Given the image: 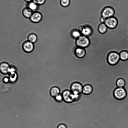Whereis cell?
Returning <instances> with one entry per match:
<instances>
[{
    "label": "cell",
    "instance_id": "obj_1",
    "mask_svg": "<svg viewBox=\"0 0 128 128\" xmlns=\"http://www.w3.org/2000/svg\"><path fill=\"white\" fill-rule=\"evenodd\" d=\"M64 102L67 103H71L75 101L74 94L70 90L66 89L61 93Z\"/></svg>",
    "mask_w": 128,
    "mask_h": 128
},
{
    "label": "cell",
    "instance_id": "obj_2",
    "mask_svg": "<svg viewBox=\"0 0 128 128\" xmlns=\"http://www.w3.org/2000/svg\"><path fill=\"white\" fill-rule=\"evenodd\" d=\"M90 40L87 36L83 35L80 36L76 39V44L77 47L85 48L88 46Z\"/></svg>",
    "mask_w": 128,
    "mask_h": 128
},
{
    "label": "cell",
    "instance_id": "obj_3",
    "mask_svg": "<svg viewBox=\"0 0 128 128\" xmlns=\"http://www.w3.org/2000/svg\"><path fill=\"white\" fill-rule=\"evenodd\" d=\"M83 85L78 82H72L70 85V90L74 94H80L82 93Z\"/></svg>",
    "mask_w": 128,
    "mask_h": 128
},
{
    "label": "cell",
    "instance_id": "obj_4",
    "mask_svg": "<svg viewBox=\"0 0 128 128\" xmlns=\"http://www.w3.org/2000/svg\"><path fill=\"white\" fill-rule=\"evenodd\" d=\"M120 59V54L116 52H113L110 53L107 57L108 63L111 65L116 64Z\"/></svg>",
    "mask_w": 128,
    "mask_h": 128
},
{
    "label": "cell",
    "instance_id": "obj_5",
    "mask_svg": "<svg viewBox=\"0 0 128 128\" xmlns=\"http://www.w3.org/2000/svg\"><path fill=\"white\" fill-rule=\"evenodd\" d=\"M127 93L124 88L118 87L114 90V95L117 99L121 100L125 98L126 96Z\"/></svg>",
    "mask_w": 128,
    "mask_h": 128
},
{
    "label": "cell",
    "instance_id": "obj_6",
    "mask_svg": "<svg viewBox=\"0 0 128 128\" xmlns=\"http://www.w3.org/2000/svg\"><path fill=\"white\" fill-rule=\"evenodd\" d=\"M114 14V9L110 6L105 7L101 12L102 16L106 19L113 16Z\"/></svg>",
    "mask_w": 128,
    "mask_h": 128
},
{
    "label": "cell",
    "instance_id": "obj_7",
    "mask_svg": "<svg viewBox=\"0 0 128 128\" xmlns=\"http://www.w3.org/2000/svg\"><path fill=\"white\" fill-rule=\"evenodd\" d=\"M118 23L117 19L114 16L106 19L104 22L108 28L111 29L115 28Z\"/></svg>",
    "mask_w": 128,
    "mask_h": 128
},
{
    "label": "cell",
    "instance_id": "obj_8",
    "mask_svg": "<svg viewBox=\"0 0 128 128\" xmlns=\"http://www.w3.org/2000/svg\"><path fill=\"white\" fill-rule=\"evenodd\" d=\"M42 18V15L41 13L38 11H36L33 12L30 19L31 22L37 23L40 22Z\"/></svg>",
    "mask_w": 128,
    "mask_h": 128
},
{
    "label": "cell",
    "instance_id": "obj_9",
    "mask_svg": "<svg viewBox=\"0 0 128 128\" xmlns=\"http://www.w3.org/2000/svg\"><path fill=\"white\" fill-rule=\"evenodd\" d=\"M23 50L26 52H31L33 50L34 46L33 43L28 40L24 42L22 45Z\"/></svg>",
    "mask_w": 128,
    "mask_h": 128
},
{
    "label": "cell",
    "instance_id": "obj_10",
    "mask_svg": "<svg viewBox=\"0 0 128 128\" xmlns=\"http://www.w3.org/2000/svg\"><path fill=\"white\" fill-rule=\"evenodd\" d=\"M93 91V88L90 84H86L83 86L82 93L86 95H88L91 94Z\"/></svg>",
    "mask_w": 128,
    "mask_h": 128
},
{
    "label": "cell",
    "instance_id": "obj_11",
    "mask_svg": "<svg viewBox=\"0 0 128 128\" xmlns=\"http://www.w3.org/2000/svg\"><path fill=\"white\" fill-rule=\"evenodd\" d=\"M74 52L76 56L80 58L83 57L85 56L86 53L84 48L77 46L75 48Z\"/></svg>",
    "mask_w": 128,
    "mask_h": 128
},
{
    "label": "cell",
    "instance_id": "obj_12",
    "mask_svg": "<svg viewBox=\"0 0 128 128\" xmlns=\"http://www.w3.org/2000/svg\"><path fill=\"white\" fill-rule=\"evenodd\" d=\"M10 66L6 62H2L0 64V72L4 74H6L9 72Z\"/></svg>",
    "mask_w": 128,
    "mask_h": 128
},
{
    "label": "cell",
    "instance_id": "obj_13",
    "mask_svg": "<svg viewBox=\"0 0 128 128\" xmlns=\"http://www.w3.org/2000/svg\"><path fill=\"white\" fill-rule=\"evenodd\" d=\"M60 93V89L57 86H54L52 87L50 90V96L54 98Z\"/></svg>",
    "mask_w": 128,
    "mask_h": 128
},
{
    "label": "cell",
    "instance_id": "obj_14",
    "mask_svg": "<svg viewBox=\"0 0 128 128\" xmlns=\"http://www.w3.org/2000/svg\"><path fill=\"white\" fill-rule=\"evenodd\" d=\"M70 24L72 28L71 32V36L73 38L77 39L82 35V34L78 29L74 28L71 24Z\"/></svg>",
    "mask_w": 128,
    "mask_h": 128
},
{
    "label": "cell",
    "instance_id": "obj_15",
    "mask_svg": "<svg viewBox=\"0 0 128 128\" xmlns=\"http://www.w3.org/2000/svg\"><path fill=\"white\" fill-rule=\"evenodd\" d=\"M33 12L27 7L24 8L22 12V14L24 17L26 18L29 19Z\"/></svg>",
    "mask_w": 128,
    "mask_h": 128
},
{
    "label": "cell",
    "instance_id": "obj_16",
    "mask_svg": "<svg viewBox=\"0 0 128 128\" xmlns=\"http://www.w3.org/2000/svg\"><path fill=\"white\" fill-rule=\"evenodd\" d=\"M27 6L33 12L38 11L40 8L39 6L33 1L28 3Z\"/></svg>",
    "mask_w": 128,
    "mask_h": 128
},
{
    "label": "cell",
    "instance_id": "obj_17",
    "mask_svg": "<svg viewBox=\"0 0 128 128\" xmlns=\"http://www.w3.org/2000/svg\"><path fill=\"white\" fill-rule=\"evenodd\" d=\"M8 78L9 82L11 83H14L16 82L17 78V74L16 72L10 73Z\"/></svg>",
    "mask_w": 128,
    "mask_h": 128
},
{
    "label": "cell",
    "instance_id": "obj_18",
    "mask_svg": "<svg viewBox=\"0 0 128 128\" xmlns=\"http://www.w3.org/2000/svg\"><path fill=\"white\" fill-rule=\"evenodd\" d=\"M108 28V27L104 23H101L98 26V30L100 33L104 34L106 32Z\"/></svg>",
    "mask_w": 128,
    "mask_h": 128
},
{
    "label": "cell",
    "instance_id": "obj_19",
    "mask_svg": "<svg viewBox=\"0 0 128 128\" xmlns=\"http://www.w3.org/2000/svg\"><path fill=\"white\" fill-rule=\"evenodd\" d=\"M37 39V36L36 34L33 33L30 34L28 36V40L33 43L36 42Z\"/></svg>",
    "mask_w": 128,
    "mask_h": 128
},
{
    "label": "cell",
    "instance_id": "obj_20",
    "mask_svg": "<svg viewBox=\"0 0 128 128\" xmlns=\"http://www.w3.org/2000/svg\"><path fill=\"white\" fill-rule=\"evenodd\" d=\"M120 59L123 60H126L128 59V52L126 50L121 52L120 54Z\"/></svg>",
    "mask_w": 128,
    "mask_h": 128
},
{
    "label": "cell",
    "instance_id": "obj_21",
    "mask_svg": "<svg viewBox=\"0 0 128 128\" xmlns=\"http://www.w3.org/2000/svg\"><path fill=\"white\" fill-rule=\"evenodd\" d=\"M116 84L118 87L124 88L125 84V82L123 79L119 78L116 82Z\"/></svg>",
    "mask_w": 128,
    "mask_h": 128
},
{
    "label": "cell",
    "instance_id": "obj_22",
    "mask_svg": "<svg viewBox=\"0 0 128 128\" xmlns=\"http://www.w3.org/2000/svg\"><path fill=\"white\" fill-rule=\"evenodd\" d=\"M70 0H60V5L63 7H66L70 4Z\"/></svg>",
    "mask_w": 128,
    "mask_h": 128
},
{
    "label": "cell",
    "instance_id": "obj_23",
    "mask_svg": "<svg viewBox=\"0 0 128 128\" xmlns=\"http://www.w3.org/2000/svg\"><path fill=\"white\" fill-rule=\"evenodd\" d=\"M54 100L57 103H60L62 102L63 100L61 93L54 98Z\"/></svg>",
    "mask_w": 128,
    "mask_h": 128
},
{
    "label": "cell",
    "instance_id": "obj_24",
    "mask_svg": "<svg viewBox=\"0 0 128 128\" xmlns=\"http://www.w3.org/2000/svg\"><path fill=\"white\" fill-rule=\"evenodd\" d=\"M46 0H32V1L40 6L44 4Z\"/></svg>",
    "mask_w": 128,
    "mask_h": 128
},
{
    "label": "cell",
    "instance_id": "obj_25",
    "mask_svg": "<svg viewBox=\"0 0 128 128\" xmlns=\"http://www.w3.org/2000/svg\"><path fill=\"white\" fill-rule=\"evenodd\" d=\"M16 68L14 66H10L9 72V73L12 72H16Z\"/></svg>",
    "mask_w": 128,
    "mask_h": 128
},
{
    "label": "cell",
    "instance_id": "obj_26",
    "mask_svg": "<svg viewBox=\"0 0 128 128\" xmlns=\"http://www.w3.org/2000/svg\"><path fill=\"white\" fill-rule=\"evenodd\" d=\"M57 128H67L66 125L64 123H60L58 126Z\"/></svg>",
    "mask_w": 128,
    "mask_h": 128
},
{
    "label": "cell",
    "instance_id": "obj_27",
    "mask_svg": "<svg viewBox=\"0 0 128 128\" xmlns=\"http://www.w3.org/2000/svg\"><path fill=\"white\" fill-rule=\"evenodd\" d=\"M106 19L104 18L102 16H101L99 18V21L101 23H104V22Z\"/></svg>",
    "mask_w": 128,
    "mask_h": 128
},
{
    "label": "cell",
    "instance_id": "obj_28",
    "mask_svg": "<svg viewBox=\"0 0 128 128\" xmlns=\"http://www.w3.org/2000/svg\"><path fill=\"white\" fill-rule=\"evenodd\" d=\"M3 81L4 83H8L9 81V78L6 77H4L3 78Z\"/></svg>",
    "mask_w": 128,
    "mask_h": 128
},
{
    "label": "cell",
    "instance_id": "obj_29",
    "mask_svg": "<svg viewBox=\"0 0 128 128\" xmlns=\"http://www.w3.org/2000/svg\"><path fill=\"white\" fill-rule=\"evenodd\" d=\"M24 0L28 3L32 1V0Z\"/></svg>",
    "mask_w": 128,
    "mask_h": 128
}]
</instances>
